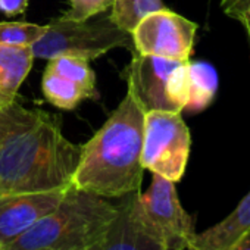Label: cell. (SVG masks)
<instances>
[{"mask_svg":"<svg viewBox=\"0 0 250 250\" xmlns=\"http://www.w3.org/2000/svg\"><path fill=\"white\" fill-rule=\"evenodd\" d=\"M81 149L63 136L59 116L15 100L0 109V194L69 188Z\"/></svg>","mask_w":250,"mask_h":250,"instance_id":"cell-1","label":"cell"},{"mask_svg":"<svg viewBox=\"0 0 250 250\" xmlns=\"http://www.w3.org/2000/svg\"><path fill=\"white\" fill-rule=\"evenodd\" d=\"M143 128L145 110L128 88L102 128L83 146L72 186L103 199L139 193L145 172Z\"/></svg>","mask_w":250,"mask_h":250,"instance_id":"cell-2","label":"cell"},{"mask_svg":"<svg viewBox=\"0 0 250 250\" xmlns=\"http://www.w3.org/2000/svg\"><path fill=\"white\" fill-rule=\"evenodd\" d=\"M116 212L118 205L71 186L56 209L0 250H91Z\"/></svg>","mask_w":250,"mask_h":250,"instance_id":"cell-3","label":"cell"},{"mask_svg":"<svg viewBox=\"0 0 250 250\" xmlns=\"http://www.w3.org/2000/svg\"><path fill=\"white\" fill-rule=\"evenodd\" d=\"M88 21H72L63 15L52 20L44 34L31 46L34 58L50 61L69 56L90 62L112 49H134L131 33L115 25L109 17L96 22Z\"/></svg>","mask_w":250,"mask_h":250,"instance_id":"cell-4","label":"cell"},{"mask_svg":"<svg viewBox=\"0 0 250 250\" xmlns=\"http://www.w3.org/2000/svg\"><path fill=\"white\" fill-rule=\"evenodd\" d=\"M131 210L142 228L165 250H186L194 231L193 216L181 206L175 183L153 174L145 193H134Z\"/></svg>","mask_w":250,"mask_h":250,"instance_id":"cell-5","label":"cell"},{"mask_svg":"<svg viewBox=\"0 0 250 250\" xmlns=\"http://www.w3.org/2000/svg\"><path fill=\"white\" fill-rule=\"evenodd\" d=\"M191 136L181 112H145L142 164L145 169L178 183L187 168Z\"/></svg>","mask_w":250,"mask_h":250,"instance_id":"cell-6","label":"cell"},{"mask_svg":"<svg viewBox=\"0 0 250 250\" xmlns=\"http://www.w3.org/2000/svg\"><path fill=\"white\" fill-rule=\"evenodd\" d=\"M197 24L169 11H155L131 31L134 50L140 55L187 62L193 53Z\"/></svg>","mask_w":250,"mask_h":250,"instance_id":"cell-7","label":"cell"},{"mask_svg":"<svg viewBox=\"0 0 250 250\" xmlns=\"http://www.w3.org/2000/svg\"><path fill=\"white\" fill-rule=\"evenodd\" d=\"M178 63L181 62L140 55L134 50L133 61L127 71L128 88L133 91L145 112H178L168 96V81Z\"/></svg>","mask_w":250,"mask_h":250,"instance_id":"cell-8","label":"cell"},{"mask_svg":"<svg viewBox=\"0 0 250 250\" xmlns=\"http://www.w3.org/2000/svg\"><path fill=\"white\" fill-rule=\"evenodd\" d=\"M66 190L0 194V249L15 241L39 219L56 209Z\"/></svg>","mask_w":250,"mask_h":250,"instance_id":"cell-9","label":"cell"},{"mask_svg":"<svg viewBox=\"0 0 250 250\" xmlns=\"http://www.w3.org/2000/svg\"><path fill=\"white\" fill-rule=\"evenodd\" d=\"M133 194L121 197L113 221L91 250H165L136 221L131 210Z\"/></svg>","mask_w":250,"mask_h":250,"instance_id":"cell-10","label":"cell"},{"mask_svg":"<svg viewBox=\"0 0 250 250\" xmlns=\"http://www.w3.org/2000/svg\"><path fill=\"white\" fill-rule=\"evenodd\" d=\"M250 229V191L240 200L235 209L210 228L194 232L188 246L199 250H227Z\"/></svg>","mask_w":250,"mask_h":250,"instance_id":"cell-11","label":"cell"},{"mask_svg":"<svg viewBox=\"0 0 250 250\" xmlns=\"http://www.w3.org/2000/svg\"><path fill=\"white\" fill-rule=\"evenodd\" d=\"M34 59L31 47L0 46V109L15 102Z\"/></svg>","mask_w":250,"mask_h":250,"instance_id":"cell-12","label":"cell"},{"mask_svg":"<svg viewBox=\"0 0 250 250\" xmlns=\"http://www.w3.org/2000/svg\"><path fill=\"white\" fill-rule=\"evenodd\" d=\"M218 91V74L208 62H187L186 107L191 113L205 110Z\"/></svg>","mask_w":250,"mask_h":250,"instance_id":"cell-13","label":"cell"},{"mask_svg":"<svg viewBox=\"0 0 250 250\" xmlns=\"http://www.w3.org/2000/svg\"><path fill=\"white\" fill-rule=\"evenodd\" d=\"M42 88L46 100L63 110H72L84 99H90L88 93L80 84L47 66L44 69Z\"/></svg>","mask_w":250,"mask_h":250,"instance_id":"cell-14","label":"cell"},{"mask_svg":"<svg viewBox=\"0 0 250 250\" xmlns=\"http://www.w3.org/2000/svg\"><path fill=\"white\" fill-rule=\"evenodd\" d=\"M165 8L162 0H115L109 18L119 28L131 33L142 18Z\"/></svg>","mask_w":250,"mask_h":250,"instance_id":"cell-15","label":"cell"},{"mask_svg":"<svg viewBox=\"0 0 250 250\" xmlns=\"http://www.w3.org/2000/svg\"><path fill=\"white\" fill-rule=\"evenodd\" d=\"M47 68L71 78L77 84H80L91 97L97 96L96 91V77L93 69L90 68L88 61L80 58H69V56H59L49 61Z\"/></svg>","mask_w":250,"mask_h":250,"instance_id":"cell-16","label":"cell"},{"mask_svg":"<svg viewBox=\"0 0 250 250\" xmlns=\"http://www.w3.org/2000/svg\"><path fill=\"white\" fill-rule=\"evenodd\" d=\"M46 25L31 22H0V46L31 47L46 31Z\"/></svg>","mask_w":250,"mask_h":250,"instance_id":"cell-17","label":"cell"},{"mask_svg":"<svg viewBox=\"0 0 250 250\" xmlns=\"http://www.w3.org/2000/svg\"><path fill=\"white\" fill-rule=\"evenodd\" d=\"M115 0H69L71 9L63 14L72 21H88L112 8Z\"/></svg>","mask_w":250,"mask_h":250,"instance_id":"cell-18","label":"cell"},{"mask_svg":"<svg viewBox=\"0 0 250 250\" xmlns=\"http://www.w3.org/2000/svg\"><path fill=\"white\" fill-rule=\"evenodd\" d=\"M221 8L225 15L240 22L250 18V0H222Z\"/></svg>","mask_w":250,"mask_h":250,"instance_id":"cell-19","label":"cell"},{"mask_svg":"<svg viewBox=\"0 0 250 250\" xmlns=\"http://www.w3.org/2000/svg\"><path fill=\"white\" fill-rule=\"evenodd\" d=\"M28 8V0H0V12L9 18L24 14Z\"/></svg>","mask_w":250,"mask_h":250,"instance_id":"cell-20","label":"cell"},{"mask_svg":"<svg viewBox=\"0 0 250 250\" xmlns=\"http://www.w3.org/2000/svg\"><path fill=\"white\" fill-rule=\"evenodd\" d=\"M227 250H250V229L243 234L235 243H232Z\"/></svg>","mask_w":250,"mask_h":250,"instance_id":"cell-21","label":"cell"},{"mask_svg":"<svg viewBox=\"0 0 250 250\" xmlns=\"http://www.w3.org/2000/svg\"><path fill=\"white\" fill-rule=\"evenodd\" d=\"M241 24H243V27H244V30H246V33H247V36H249V40H250V18L244 20Z\"/></svg>","mask_w":250,"mask_h":250,"instance_id":"cell-22","label":"cell"},{"mask_svg":"<svg viewBox=\"0 0 250 250\" xmlns=\"http://www.w3.org/2000/svg\"><path fill=\"white\" fill-rule=\"evenodd\" d=\"M186 250H199V249H194V247H191V246H187Z\"/></svg>","mask_w":250,"mask_h":250,"instance_id":"cell-23","label":"cell"}]
</instances>
